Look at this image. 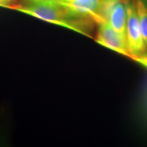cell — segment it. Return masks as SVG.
I'll list each match as a JSON object with an SVG mask.
<instances>
[{
  "instance_id": "6da1fadb",
  "label": "cell",
  "mask_w": 147,
  "mask_h": 147,
  "mask_svg": "<svg viewBox=\"0 0 147 147\" xmlns=\"http://www.w3.org/2000/svg\"><path fill=\"white\" fill-rule=\"evenodd\" d=\"M15 9L49 23L87 35L84 30L91 18L77 13L66 2L52 0H21Z\"/></svg>"
},
{
  "instance_id": "7a4b0ae2",
  "label": "cell",
  "mask_w": 147,
  "mask_h": 147,
  "mask_svg": "<svg viewBox=\"0 0 147 147\" xmlns=\"http://www.w3.org/2000/svg\"><path fill=\"white\" fill-rule=\"evenodd\" d=\"M127 10L126 41L130 57L135 59L146 52L147 47L143 39L135 3L125 0Z\"/></svg>"
},
{
  "instance_id": "3957f363",
  "label": "cell",
  "mask_w": 147,
  "mask_h": 147,
  "mask_svg": "<svg viewBox=\"0 0 147 147\" xmlns=\"http://www.w3.org/2000/svg\"><path fill=\"white\" fill-rule=\"evenodd\" d=\"M106 21L126 39L127 10L125 0H103Z\"/></svg>"
},
{
  "instance_id": "277c9868",
  "label": "cell",
  "mask_w": 147,
  "mask_h": 147,
  "mask_svg": "<svg viewBox=\"0 0 147 147\" xmlns=\"http://www.w3.org/2000/svg\"><path fill=\"white\" fill-rule=\"evenodd\" d=\"M99 25L100 26L96 39L97 43L130 57L125 38L116 32L108 22L101 23Z\"/></svg>"
},
{
  "instance_id": "5b68a950",
  "label": "cell",
  "mask_w": 147,
  "mask_h": 147,
  "mask_svg": "<svg viewBox=\"0 0 147 147\" xmlns=\"http://www.w3.org/2000/svg\"><path fill=\"white\" fill-rule=\"evenodd\" d=\"M67 4L77 13L91 18L95 23H105L103 0H70Z\"/></svg>"
},
{
  "instance_id": "8992f818",
  "label": "cell",
  "mask_w": 147,
  "mask_h": 147,
  "mask_svg": "<svg viewBox=\"0 0 147 147\" xmlns=\"http://www.w3.org/2000/svg\"><path fill=\"white\" fill-rule=\"evenodd\" d=\"M135 6L143 39L147 47V0H136Z\"/></svg>"
},
{
  "instance_id": "52a82bcc",
  "label": "cell",
  "mask_w": 147,
  "mask_h": 147,
  "mask_svg": "<svg viewBox=\"0 0 147 147\" xmlns=\"http://www.w3.org/2000/svg\"><path fill=\"white\" fill-rule=\"evenodd\" d=\"M136 61L138 62L139 63L142 64V65H144V67H146L147 65V50L146 51L144 54L141 55V56L138 57L134 59Z\"/></svg>"
},
{
  "instance_id": "ba28073f",
  "label": "cell",
  "mask_w": 147,
  "mask_h": 147,
  "mask_svg": "<svg viewBox=\"0 0 147 147\" xmlns=\"http://www.w3.org/2000/svg\"><path fill=\"white\" fill-rule=\"evenodd\" d=\"M11 0H0V5L7 6L9 3H10Z\"/></svg>"
},
{
  "instance_id": "9c48e42d",
  "label": "cell",
  "mask_w": 147,
  "mask_h": 147,
  "mask_svg": "<svg viewBox=\"0 0 147 147\" xmlns=\"http://www.w3.org/2000/svg\"><path fill=\"white\" fill-rule=\"evenodd\" d=\"M52 1H63V2L68 3L69 0H52Z\"/></svg>"
},
{
  "instance_id": "30bf717a",
  "label": "cell",
  "mask_w": 147,
  "mask_h": 147,
  "mask_svg": "<svg viewBox=\"0 0 147 147\" xmlns=\"http://www.w3.org/2000/svg\"><path fill=\"white\" fill-rule=\"evenodd\" d=\"M146 67H147V65H146Z\"/></svg>"
}]
</instances>
